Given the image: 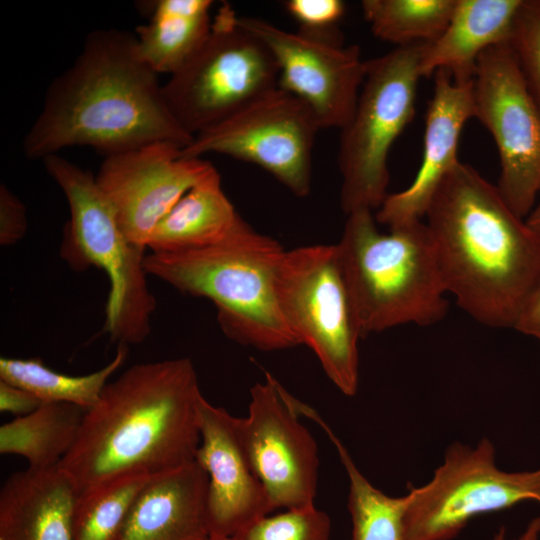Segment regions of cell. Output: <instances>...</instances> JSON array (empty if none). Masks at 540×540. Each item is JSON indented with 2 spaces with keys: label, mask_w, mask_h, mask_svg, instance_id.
Segmentation results:
<instances>
[{
  "label": "cell",
  "mask_w": 540,
  "mask_h": 540,
  "mask_svg": "<svg viewBox=\"0 0 540 540\" xmlns=\"http://www.w3.org/2000/svg\"><path fill=\"white\" fill-rule=\"evenodd\" d=\"M508 43L540 109V0H523Z\"/></svg>",
  "instance_id": "obj_29"
},
{
  "label": "cell",
  "mask_w": 540,
  "mask_h": 540,
  "mask_svg": "<svg viewBox=\"0 0 540 540\" xmlns=\"http://www.w3.org/2000/svg\"><path fill=\"white\" fill-rule=\"evenodd\" d=\"M207 488L196 461L153 477L115 540H209Z\"/></svg>",
  "instance_id": "obj_18"
},
{
  "label": "cell",
  "mask_w": 540,
  "mask_h": 540,
  "mask_svg": "<svg viewBox=\"0 0 540 540\" xmlns=\"http://www.w3.org/2000/svg\"><path fill=\"white\" fill-rule=\"evenodd\" d=\"M525 221L535 233L540 235V188L535 205Z\"/></svg>",
  "instance_id": "obj_35"
},
{
  "label": "cell",
  "mask_w": 540,
  "mask_h": 540,
  "mask_svg": "<svg viewBox=\"0 0 540 540\" xmlns=\"http://www.w3.org/2000/svg\"><path fill=\"white\" fill-rule=\"evenodd\" d=\"M523 0H456L451 18L432 42L425 43L419 71L428 77L448 70L455 80L474 78L479 56L508 43Z\"/></svg>",
  "instance_id": "obj_20"
},
{
  "label": "cell",
  "mask_w": 540,
  "mask_h": 540,
  "mask_svg": "<svg viewBox=\"0 0 540 540\" xmlns=\"http://www.w3.org/2000/svg\"><path fill=\"white\" fill-rule=\"evenodd\" d=\"M424 44L396 47L366 62L354 113L340 130V200L346 215L377 210L388 195V155L415 115Z\"/></svg>",
  "instance_id": "obj_7"
},
{
  "label": "cell",
  "mask_w": 540,
  "mask_h": 540,
  "mask_svg": "<svg viewBox=\"0 0 540 540\" xmlns=\"http://www.w3.org/2000/svg\"><path fill=\"white\" fill-rule=\"evenodd\" d=\"M241 220L216 172L190 189L158 223L147 249L174 253L205 248L226 238Z\"/></svg>",
  "instance_id": "obj_21"
},
{
  "label": "cell",
  "mask_w": 540,
  "mask_h": 540,
  "mask_svg": "<svg viewBox=\"0 0 540 540\" xmlns=\"http://www.w3.org/2000/svg\"><path fill=\"white\" fill-rule=\"evenodd\" d=\"M274 290L280 313L298 344L314 352L341 393L354 396L362 334L336 244L284 251L275 270Z\"/></svg>",
  "instance_id": "obj_9"
},
{
  "label": "cell",
  "mask_w": 540,
  "mask_h": 540,
  "mask_svg": "<svg viewBox=\"0 0 540 540\" xmlns=\"http://www.w3.org/2000/svg\"><path fill=\"white\" fill-rule=\"evenodd\" d=\"M424 218L447 293L477 322L514 328L540 278V235L462 162Z\"/></svg>",
  "instance_id": "obj_3"
},
{
  "label": "cell",
  "mask_w": 540,
  "mask_h": 540,
  "mask_svg": "<svg viewBox=\"0 0 540 540\" xmlns=\"http://www.w3.org/2000/svg\"><path fill=\"white\" fill-rule=\"evenodd\" d=\"M285 6L301 30L308 32L324 33L345 13V4L340 0H289Z\"/></svg>",
  "instance_id": "obj_30"
},
{
  "label": "cell",
  "mask_w": 540,
  "mask_h": 540,
  "mask_svg": "<svg viewBox=\"0 0 540 540\" xmlns=\"http://www.w3.org/2000/svg\"><path fill=\"white\" fill-rule=\"evenodd\" d=\"M42 402L28 390L0 380V411L23 416L36 410Z\"/></svg>",
  "instance_id": "obj_32"
},
{
  "label": "cell",
  "mask_w": 540,
  "mask_h": 540,
  "mask_svg": "<svg viewBox=\"0 0 540 540\" xmlns=\"http://www.w3.org/2000/svg\"><path fill=\"white\" fill-rule=\"evenodd\" d=\"M135 35L106 28L91 32L74 63L54 78L22 148L29 159L89 146L104 157L167 141L193 140L174 119L159 75L136 53Z\"/></svg>",
  "instance_id": "obj_1"
},
{
  "label": "cell",
  "mask_w": 540,
  "mask_h": 540,
  "mask_svg": "<svg viewBox=\"0 0 540 540\" xmlns=\"http://www.w3.org/2000/svg\"><path fill=\"white\" fill-rule=\"evenodd\" d=\"M78 499L59 466L13 473L0 491V540H74Z\"/></svg>",
  "instance_id": "obj_19"
},
{
  "label": "cell",
  "mask_w": 540,
  "mask_h": 540,
  "mask_svg": "<svg viewBox=\"0 0 540 540\" xmlns=\"http://www.w3.org/2000/svg\"><path fill=\"white\" fill-rule=\"evenodd\" d=\"M284 249L243 219L222 241L196 250L149 253L148 275L182 293L209 299L225 335L242 345L277 351L299 345L277 304L274 276Z\"/></svg>",
  "instance_id": "obj_5"
},
{
  "label": "cell",
  "mask_w": 540,
  "mask_h": 540,
  "mask_svg": "<svg viewBox=\"0 0 540 540\" xmlns=\"http://www.w3.org/2000/svg\"><path fill=\"white\" fill-rule=\"evenodd\" d=\"M331 519L315 505L267 514L235 533L230 540H330Z\"/></svg>",
  "instance_id": "obj_28"
},
{
  "label": "cell",
  "mask_w": 540,
  "mask_h": 540,
  "mask_svg": "<svg viewBox=\"0 0 540 540\" xmlns=\"http://www.w3.org/2000/svg\"><path fill=\"white\" fill-rule=\"evenodd\" d=\"M209 540H230V538L211 536Z\"/></svg>",
  "instance_id": "obj_37"
},
{
  "label": "cell",
  "mask_w": 540,
  "mask_h": 540,
  "mask_svg": "<svg viewBox=\"0 0 540 540\" xmlns=\"http://www.w3.org/2000/svg\"><path fill=\"white\" fill-rule=\"evenodd\" d=\"M321 129L299 98L277 87L223 122L195 135L185 158L223 154L253 163L298 197L311 190L312 151Z\"/></svg>",
  "instance_id": "obj_12"
},
{
  "label": "cell",
  "mask_w": 540,
  "mask_h": 540,
  "mask_svg": "<svg viewBox=\"0 0 540 540\" xmlns=\"http://www.w3.org/2000/svg\"><path fill=\"white\" fill-rule=\"evenodd\" d=\"M433 96L426 118L423 157L413 182L404 190L388 194L374 214L376 222L391 228L422 221L446 176L460 162V134L474 117V78L455 80L448 70L434 74Z\"/></svg>",
  "instance_id": "obj_17"
},
{
  "label": "cell",
  "mask_w": 540,
  "mask_h": 540,
  "mask_svg": "<svg viewBox=\"0 0 540 540\" xmlns=\"http://www.w3.org/2000/svg\"><path fill=\"white\" fill-rule=\"evenodd\" d=\"M362 337L396 326H429L448 310L434 243L425 222L376 227L373 211L347 215L336 244Z\"/></svg>",
  "instance_id": "obj_4"
},
{
  "label": "cell",
  "mask_w": 540,
  "mask_h": 540,
  "mask_svg": "<svg viewBox=\"0 0 540 540\" xmlns=\"http://www.w3.org/2000/svg\"><path fill=\"white\" fill-rule=\"evenodd\" d=\"M299 416L292 395L271 374L250 389L243 437L273 510L315 505L318 446Z\"/></svg>",
  "instance_id": "obj_14"
},
{
  "label": "cell",
  "mask_w": 540,
  "mask_h": 540,
  "mask_svg": "<svg viewBox=\"0 0 540 540\" xmlns=\"http://www.w3.org/2000/svg\"><path fill=\"white\" fill-rule=\"evenodd\" d=\"M405 522L410 540H453L475 517L522 502L540 505V467L506 471L497 466L489 438L474 446L454 442L432 478L408 488Z\"/></svg>",
  "instance_id": "obj_10"
},
{
  "label": "cell",
  "mask_w": 540,
  "mask_h": 540,
  "mask_svg": "<svg viewBox=\"0 0 540 540\" xmlns=\"http://www.w3.org/2000/svg\"><path fill=\"white\" fill-rule=\"evenodd\" d=\"M84 413L68 403H42L0 427V453L21 456L33 469L59 466L77 438Z\"/></svg>",
  "instance_id": "obj_23"
},
{
  "label": "cell",
  "mask_w": 540,
  "mask_h": 540,
  "mask_svg": "<svg viewBox=\"0 0 540 540\" xmlns=\"http://www.w3.org/2000/svg\"><path fill=\"white\" fill-rule=\"evenodd\" d=\"M529 336H532L539 340L540 342V324L536 325L529 333Z\"/></svg>",
  "instance_id": "obj_36"
},
{
  "label": "cell",
  "mask_w": 540,
  "mask_h": 540,
  "mask_svg": "<svg viewBox=\"0 0 540 540\" xmlns=\"http://www.w3.org/2000/svg\"><path fill=\"white\" fill-rule=\"evenodd\" d=\"M211 0H158L149 22L136 28V53L158 75L177 72L202 46L211 29Z\"/></svg>",
  "instance_id": "obj_22"
},
{
  "label": "cell",
  "mask_w": 540,
  "mask_h": 540,
  "mask_svg": "<svg viewBox=\"0 0 540 540\" xmlns=\"http://www.w3.org/2000/svg\"><path fill=\"white\" fill-rule=\"evenodd\" d=\"M203 395L189 358L135 364L85 411L60 462L79 496L128 476H158L195 461Z\"/></svg>",
  "instance_id": "obj_2"
},
{
  "label": "cell",
  "mask_w": 540,
  "mask_h": 540,
  "mask_svg": "<svg viewBox=\"0 0 540 540\" xmlns=\"http://www.w3.org/2000/svg\"><path fill=\"white\" fill-rule=\"evenodd\" d=\"M127 345L119 344L113 359L86 375H68L48 368L40 358H0V380L24 388L42 403H68L85 411L99 400L109 378L127 358Z\"/></svg>",
  "instance_id": "obj_25"
},
{
  "label": "cell",
  "mask_w": 540,
  "mask_h": 540,
  "mask_svg": "<svg viewBox=\"0 0 540 540\" xmlns=\"http://www.w3.org/2000/svg\"><path fill=\"white\" fill-rule=\"evenodd\" d=\"M238 17L222 4L202 46L163 84L171 114L193 137L278 87L272 53Z\"/></svg>",
  "instance_id": "obj_8"
},
{
  "label": "cell",
  "mask_w": 540,
  "mask_h": 540,
  "mask_svg": "<svg viewBox=\"0 0 540 540\" xmlns=\"http://www.w3.org/2000/svg\"><path fill=\"white\" fill-rule=\"evenodd\" d=\"M199 430L195 461L208 477L210 537L231 538L274 510L248 454L242 418L203 397L199 405Z\"/></svg>",
  "instance_id": "obj_16"
},
{
  "label": "cell",
  "mask_w": 540,
  "mask_h": 540,
  "mask_svg": "<svg viewBox=\"0 0 540 540\" xmlns=\"http://www.w3.org/2000/svg\"><path fill=\"white\" fill-rule=\"evenodd\" d=\"M152 478L128 476L79 496L74 540H115L140 492Z\"/></svg>",
  "instance_id": "obj_27"
},
{
  "label": "cell",
  "mask_w": 540,
  "mask_h": 540,
  "mask_svg": "<svg viewBox=\"0 0 540 540\" xmlns=\"http://www.w3.org/2000/svg\"><path fill=\"white\" fill-rule=\"evenodd\" d=\"M455 5L456 0H364L361 4L374 36L397 47L437 39Z\"/></svg>",
  "instance_id": "obj_26"
},
{
  "label": "cell",
  "mask_w": 540,
  "mask_h": 540,
  "mask_svg": "<svg viewBox=\"0 0 540 540\" xmlns=\"http://www.w3.org/2000/svg\"><path fill=\"white\" fill-rule=\"evenodd\" d=\"M538 324H540V278L514 329L528 335Z\"/></svg>",
  "instance_id": "obj_33"
},
{
  "label": "cell",
  "mask_w": 540,
  "mask_h": 540,
  "mask_svg": "<svg viewBox=\"0 0 540 540\" xmlns=\"http://www.w3.org/2000/svg\"><path fill=\"white\" fill-rule=\"evenodd\" d=\"M67 200L70 218L60 256L76 271L103 270L110 284L105 331L119 344H140L151 332L156 299L149 289L146 249L131 242L99 190L95 175L58 154L43 160Z\"/></svg>",
  "instance_id": "obj_6"
},
{
  "label": "cell",
  "mask_w": 540,
  "mask_h": 540,
  "mask_svg": "<svg viewBox=\"0 0 540 540\" xmlns=\"http://www.w3.org/2000/svg\"><path fill=\"white\" fill-rule=\"evenodd\" d=\"M299 411L328 435L345 469L348 478L347 507L352 523L351 540H410L405 522L407 493L400 497L389 496L372 485L317 411L305 403L300 404Z\"/></svg>",
  "instance_id": "obj_24"
},
{
  "label": "cell",
  "mask_w": 540,
  "mask_h": 540,
  "mask_svg": "<svg viewBox=\"0 0 540 540\" xmlns=\"http://www.w3.org/2000/svg\"><path fill=\"white\" fill-rule=\"evenodd\" d=\"M28 227L23 202L5 185L0 186V244L11 246L21 240Z\"/></svg>",
  "instance_id": "obj_31"
},
{
  "label": "cell",
  "mask_w": 540,
  "mask_h": 540,
  "mask_svg": "<svg viewBox=\"0 0 540 540\" xmlns=\"http://www.w3.org/2000/svg\"><path fill=\"white\" fill-rule=\"evenodd\" d=\"M487 540H540V517L531 519L523 532L513 539L507 538V530L504 526H501Z\"/></svg>",
  "instance_id": "obj_34"
},
{
  "label": "cell",
  "mask_w": 540,
  "mask_h": 540,
  "mask_svg": "<svg viewBox=\"0 0 540 540\" xmlns=\"http://www.w3.org/2000/svg\"><path fill=\"white\" fill-rule=\"evenodd\" d=\"M474 117L490 132L500 159L498 189L521 218L540 188V109L509 43L486 49L474 75Z\"/></svg>",
  "instance_id": "obj_11"
},
{
  "label": "cell",
  "mask_w": 540,
  "mask_h": 540,
  "mask_svg": "<svg viewBox=\"0 0 540 540\" xmlns=\"http://www.w3.org/2000/svg\"><path fill=\"white\" fill-rule=\"evenodd\" d=\"M238 21L272 53L279 88L303 101L321 129L345 127L366 73L367 60L358 45L344 46L326 32H289L263 19L238 17Z\"/></svg>",
  "instance_id": "obj_13"
},
{
  "label": "cell",
  "mask_w": 540,
  "mask_h": 540,
  "mask_svg": "<svg viewBox=\"0 0 540 540\" xmlns=\"http://www.w3.org/2000/svg\"><path fill=\"white\" fill-rule=\"evenodd\" d=\"M181 151L172 142H153L105 157L95 175L128 239L145 249L176 203L218 172L210 162L182 157Z\"/></svg>",
  "instance_id": "obj_15"
}]
</instances>
